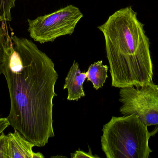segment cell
<instances>
[{
	"mask_svg": "<svg viewBox=\"0 0 158 158\" xmlns=\"http://www.w3.org/2000/svg\"><path fill=\"white\" fill-rule=\"evenodd\" d=\"M0 73L9 91L10 125L35 146L44 147L55 136L54 63L32 41L6 33Z\"/></svg>",
	"mask_w": 158,
	"mask_h": 158,
	"instance_id": "1",
	"label": "cell"
},
{
	"mask_svg": "<svg viewBox=\"0 0 158 158\" xmlns=\"http://www.w3.org/2000/svg\"><path fill=\"white\" fill-rule=\"evenodd\" d=\"M10 125V122L7 118H0V134Z\"/></svg>",
	"mask_w": 158,
	"mask_h": 158,
	"instance_id": "13",
	"label": "cell"
},
{
	"mask_svg": "<svg viewBox=\"0 0 158 158\" xmlns=\"http://www.w3.org/2000/svg\"><path fill=\"white\" fill-rule=\"evenodd\" d=\"M0 158H9L7 135L0 134Z\"/></svg>",
	"mask_w": 158,
	"mask_h": 158,
	"instance_id": "10",
	"label": "cell"
},
{
	"mask_svg": "<svg viewBox=\"0 0 158 158\" xmlns=\"http://www.w3.org/2000/svg\"><path fill=\"white\" fill-rule=\"evenodd\" d=\"M108 66L103 64V61H97L89 66L86 71L87 81L91 82L94 88L98 90L103 87L107 78Z\"/></svg>",
	"mask_w": 158,
	"mask_h": 158,
	"instance_id": "8",
	"label": "cell"
},
{
	"mask_svg": "<svg viewBox=\"0 0 158 158\" xmlns=\"http://www.w3.org/2000/svg\"><path fill=\"white\" fill-rule=\"evenodd\" d=\"M16 0H0V22L12 20L11 10Z\"/></svg>",
	"mask_w": 158,
	"mask_h": 158,
	"instance_id": "9",
	"label": "cell"
},
{
	"mask_svg": "<svg viewBox=\"0 0 158 158\" xmlns=\"http://www.w3.org/2000/svg\"><path fill=\"white\" fill-rule=\"evenodd\" d=\"M135 115L112 117L103 126L102 151L107 158H148L152 134Z\"/></svg>",
	"mask_w": 158,
	"mask_h": 158,
	"instance_id": "3",
	"label": "cell"
},
{
	"mask_svg": "<svg viewBox=\"0 0 158 158\" xmlns=\"http://www.w3.org/2000/svg\"></svg>",
	"mask_w": 158,
	"mask_h": 158,
	"instance_id": "14",
	"label": "cell"
},
{
	"mask_svg": "<svg viewBox=\"0 0 158 158\" xmlns=\"http://www.w3.org/2000/svg\"><path fill=\"white\" fill-rule=\"evenodd\" d=\"M6 32L5 31L0 27V64L2 61L4 53V45L5 41Z\"/></svg>",
	"mask_w": 158,
	"mask_h": 158,
	"instance_id": "12",
	"label": "cell"
},
{
	"mask_svg": "<svg viewBox=\"0 0 158 158\" xmlns=\"http://www.w3.org/2000/svg\"><path fill=\"white\" fill-rule=\"evenodd\" d=\"M89 151L88 153L82 151V150L79 149L78 150H77L74 154H71V157L73 158H99L98 156H94L92 154V151L91 148L89 147Z\"/></svg>",
	"mask_w": 158,
	"mask_h": 158,
	"instance_id": "11",
	"label": "cell"
},
{
	"mask_svg": "<svg viewBox=\"0 0 158 158\" xmlns=\"http://www.w3.org/2000/svg\"><path fill=\"white\" fill-rule=\"evenodd\" d=\"M86 78V72H82L78 63L74 61L66 77L64 86V89L68 91V100L78 101L85 96L83 85Z\"/></svg>",
	"mask_w": 158,
	"mask_h": 158,
	"instance_id": "7",
	"label": "cell"
},
{
	"mask_svg": "<svg viewBox=\"0 0 158 158\" xmlns=\"http://www.w3.org/2000/svg\"><path fill=\"white\" fill-rule=\"evenodd\" d=\"M9 158H44L42 154L35 153L32 148L35 145L15 130L7 135Z\"/></svg>",
	"mask_w": 158,
	"mask_h": 158,
	"instance_id": "6",
	"label": "cell"
},
{
	"mask_svg": "<svg viewBox=\"0 0 158 158\" xmlns=\"http://www.w3.org/2000/svg\"><path fill=\"white\" fill-rule=\"evenodd\" d=\"M135 87L120 88V113L137 116L147 126L158 125V85L152 82Z\"/></svg>",
	"mask_w": 158,
	"mask_h": 158,
	"instance_id": "5",
	"label": "cell"
},
{
	"mask_svg": "<svg viewBox=\"0 0 158 158\" xmlns=\"http://www.w3.org/2000/svg\"><path fill=\"white\" fill-rule=\"evenodd\" d=\"M98 28L105 38L112 86L135 87L153 82L149 39L131 6L116 11Z\"/></svg>",
	"mask_w": 158,
	"mask_h": 158,
	"instance_id": "2",
	"label": "cell"
},
{
	"mask_svg": "<svg viewBox=\"0 0 158 158\" xmlns=\"http://www.w3.org/2000/svg\"><path fill=\"white\" fill-rule=\"evenodd\" d=\"M83 17L78 7L69 5L33 20L28 19V31L35 41L41 44L53 42L61 36L72 35Z\"/></svg>",
	"mask_w": 158,
	"mask_h": 158,
	"instance_id": "4",
	"label": "cell"
}]
</instances>
